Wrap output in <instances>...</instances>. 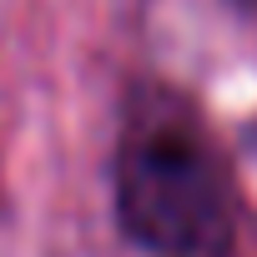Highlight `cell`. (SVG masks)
I'll return each mask as SVG.
<instances>
[{"label": "cell", "instance_id": "1", "mask_svg": "<svg viewBox=\"0 0 257 257\" xmlns=\"http://www.w3.org/2000/svg\"><path fill=\"white\" fill-rule=\"evenodd\" d=\"M116 212L152 257H227L232 192L202 121L172 96H142L116 147Z\"/></svg>", "mask_w": 257, "mask_h": 257}]
</instances>
